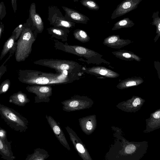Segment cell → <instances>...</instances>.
<instances>
[{
    "mask_svg": "<svg viewBox=\"0 0 160 160\" xmlns=\"http://www.w3.org/2000/svg\"><path fill=\"white\" fill-rule=\"evenodd\" d=\"M50 30L53 33L59 36L63 35L64 33L63 30L58 28H50Z\"/></svg>",
    "mask_w": 160,
    "mask_h": 160,
    "instance_id": "29",
    "label": "cell"
},
{
    "mask_svg": "<svg viewBox=\"0 0 160 160\" xmlns=\"http://www.w3.org/2000/svg\"><path fill=\"white\" fill-rule=\"evenodd\" d=\"M29 12L33 26L39 32H42L44 29V23L41 17L36 12V5L34 2L31 5Z\"/></svg>",
    "mask_w": 160,
    "mask_h": 160,
    "instance_id": "13",
    "label": "cell"
},
{
    "mask_svg": "<svg viewBox=\"0 0 160 160\" xmlns=\"http://www.w3.org/2000/svg\"><path fill=\"white\" fill-rule=\"evenodd\" d=\"M49 155L45 150L37 148L34 150V152L31 154H28L26 160H44L47 158Z\"/></svg>",
    "mask_w": 160,
    "mask_h": 160,
    "instance_id": "20",
    "label": "cell"
},
{
    "mask_svg": "<svg viewBox=\"0 0 160 160\" xmlns=\"http://www.w3.org/2000/svg\"><path fill=\"white\" fill-rule=\"evenodd\" d=\"M133 42L128 39L121 38L119 35H113L105 38L103 44L111 48L119 49Z\"/></svg>",
    "mask_w": 160,
    "mask_h": 160,
    "instance_id": "10",
    "label": "cell"
},
{
    "mask_svg": "<svg viewBox=\"0 0 160 160\" xmlns=\"http://www.w3.org/2000/svg\"><path fill=\"white\" fill-rule=\"evenodd\" d=\"M7 70V68L4 64H2L0 66V80L3 75L5 73Z\"/></svg>",
    "mask_w": 160,
    "mask_h": 160,
    "instance_id": "31",
    "label": "cell"
},
{
    "mask_svg": "<svg viewBox=\"0 0 160 160\" xmlns=\"http://www.w3.org/2000/svg\"><path fill=\"white\" fill-rule=\"evenodd\" d=\"M30 100L28 98L27 95L19 91L14 93L9 97V102L19 106L22 107L29 102Z\"/></svg>",
    "mask_w": 160,
    "mask_h": 160,
    "instance_id": "16",
    "label": "cell"
},
{
    "mask_svg": "<svg viewBox=\"0 0 160 160\" xmlns=\"http://www.w3.org/2000/svg\"><path fill=\"white\" fill-rule=\"evenodd\" d=\"M35 40L34 32L29 22L23 24L21 34L17 42L15 58L18 62L24 61L32 50V45Z\"/></svg>",
    "mask_w": 160,
    "mask_h": 160,
    "instance_id": "1",
    "label": "cell"
},
{
    "mask_svg": "<svg viewBox=\"0 0 160 160\" xmlns=\"http://www.w3.org/2000/svg\"><path fill=\"white\" fill-rule=\"evenodd\" d=\"M80 2L84 7L92 10H98L100 7L94 0H81Z\"/></svg>",
    "mask_w": 160,
    "mask_h": 160,
    "instance_id": "23",
    "label": "cell"
},
{
    "mask_svg": "<svg viewBox=\"0 0 160 160\" xmlns=\"http://www.w3.org/2000/svg\"><path fill=\"white\" fill-rule=\"evenodd\" d=\"M26 89L29 92L35 94V103L49 102V97L52 94L51 87L37 85L28 86Z\"/></svg>",
    "mask_w": 160,
    "mask_h": 160,
    "instance_id": "5",
    "label": "cell"
},
{
    "mask_svg": "<svg viewBox=\"0 0 160 160\" xmlns=\"http://www.w3.org/2000/svg\"><path fill=\"white\" fill-rule=\"evenodd\" d=\"M63 111L71 112L88 108L91 105L90 100L84 96L74 95L71 98L61 102Z\"/></svg>",
    "mask_w": 160,
    "mask_h": 160,
    "instance_id": "3",
    "label": "cell"
},
{
    "mask_svg": "<svg viewBox=\"0 0 160 160\" xmlns=\"http://www.w3.org/2000/svg\"><path fill=\"white\" fill-rule=\"evenodd\" d=\"M23 24H21L18 26L13 31V32L15 33V39L16 41L18 40L20 37L23 29Z\"/></svg>",
    "mask_w": 160,
    "mask_h": 160,
    "instance_id": "26",
    "label": "cell"
},
{
    "mask_svg": "<svg viewBox=\"0 0 160 160\" xmlns=\"http://www.w3.org/2000/svg\"><path fill=\"white\" fill-rule=\"evenodd\" d=\"M136 148L135 146L132 144L127 145L125 149V151L128 154H131L135 150Z\"/></svg>",
    "mask_w": 160,
    "mask_h": 160,
    "instance_id": "28",
    "label": "cell"
},
{
    "mask_svg": "<svg viewBox=\"0 0 160 160\" xmlns=\"http://www.w3.org/2000/svg\"><path fill=\"white\" fill-rule=\"evenodd\" d=\"M11 142H6L0 137V155L2 158L6 160L15 159L11 149Z\"/></svg>",
    "mask_w": 160,
    "mask_h": 160,
    "instance_id": "14",
    "label": "cell"
},
{
    "mask_svg": "<svg viewBox=\"0 0 160 160\" xmlns=\"http://www.w3.org/2000/svg\"><path fill=\"white\" fill-rule=\"evenodd\" d=\"M45 117L56 137L59 142L68 150L70 151L71 149L69 144L60 125L51 116L46 115Z\"/></svg>",
    "mask_w": 160,
    "mask_h": 160,
    "instance_id": "9",
    "label": "cell"
},
{
    "mask_svg": "<svg viewBox=\"0 0 160 160\" xmlns=\"http://www.w3.org/2000/svg\"><path fill=\"white\" fill-rule=\"evenodd\" d=\"M132 105L135 107L137 106L138 105L136 103V102L134 101L133 102H132Z\"/></svg>",
    "mask_w": 160,
    "mask_h": 160,
    "instance_id": "36",
    "label": "cell"
},
{
    "mask_svg": "<svg viewBox=\"0 0 160 160\" xmlns=\"http://www.w3.org/2000/svg\"><path fill=\"white\" fill-rule=\"evenodd\" d=\"M75 149L79 156L83 160L91 159L85 145L76 133L68 126L65 127Z\"/></svg>",
    "mask_w": 160,
    "mask_h": 160,
    "instance_id": "7",
    "label": "cell"
},
{
    "mask_svg": "<svg viewBox=\"0 0 160 160\" xmlns=\"http://www.w3.org/2000/svg\"><path fill=\"white\" fill-rule=\"evenodd\" d=\"M0 115L6 123L14 130L20 132L28 128V119L10 108L0 103Z\"/></svg>",
    "mask_w": 160,
    "mask_h": 160,
    "instance_id": "2",
    "label": "cell"
},
{
    "mask_svg": "<svg viewBox=\"0 0 160 160\" xmlns=\"http://www.w3.org/2000/svg\"><path fill=\"white\" fill-rule=\"evenodd\" d=\"M73 1L74 2H78V0H73Z\"/></svg>",
    "mask_w": 160,
    "mask_h": 160,
    "instance_id": "37",
    "label": "cell"
},
{
    "mask_svg": "<svg viewBox=\"0 0 160 160\" xmlns=\"http://www.w3.org/2000/svg\"></svg>",
    "mask_w": 160,
    "mask_h": 160,
    "instance_id": "38",
    "label": "cell"
},
{
    "mask_svg": "<svg viewBox=\"0 0 160 160\" xmlns=\"http://www.w3.org/2000/svg\"><path fill=\"white\" fill-rule=\"evenodd\" d=\"M143 82V79L140 77H132L121 81L117 87L119 89H125L138 86Z\"/></svg>",
    "mask_w": 160,
    "mask_h": 160,
    "instance_id": "17",
    "label": "cell"
},
{
    "mask_svg": "<svg viewBox=\"0 0 160 160\" xmlns=\"http://www.w3.org/2000/svg\"><path fill=\"white\" fill-rule=\"evenodd\" d=\"M92 120L90 117H82L78 119L79 123L81 129L87 134L90 133L92 130L93 122Z\"/></svg>",
    "mask_w": 160,
    "mask_h": 160,
    "instance_id": "19",
    "label": "cell"
},
{
    "mask_svg": "<svg viewBox=\"0 0 160 160\" xmlns=\"http://www.w3.org/2000/svg\"><path fill=\"white\" fill-rule=\"evenodd\" d=\"M142 0H124L117 6L111 17L112 19L125 15L138 8Z\"/></svg>",
    "mask_w": 160,
    "mask_h": 160,
    "instance_id": "8",
    "label": "cell"
},
{
    "mask_svg": "<svg viewBox=\"0 0 160 160\" xmlns=\"http://www.w3.org/2000/svg\"><path fill=\"white\" fill-rule=\"evenodd\" d=\"M134 101L136 102L138 105H139L140 104V100L139 98H136Z\"/></svg>",
    "mask_w": 160,
    "mask_h": 160,
    "instance_id": "35",
    "label": "cell"
},
{
    "mask_svg": "<svg viewBox=\"0 0 160 160\" xmlns=\"http://www.w3.org/2000/svg\"><path fill=\"white\" fill-rule=\"evenodd\" d=\"M17 0H11L12 8L15 13L17 9Z\"/></svg>",
    "mask_w": 160,
    "mask_h": 160,
    "instance_id": "32",
    "label": "cell"
},
{
    "mask_svg": "<svg viewBox=\"0 0 160 160\" xmlns=\"http://www.w3.org/2000/svg\"><path fill=\"white\" fill-rule=\"evenodd\" d=\"M158 11L153 13L152 18L153 21L151 24L152 25L156 26V33L157 34L154 39L156 42L160 36V18L158 16Z\"/></svg>",
    "mask_w": 160,
    "mask_h": 160,
    "instance_id": "22",
    "label": "cell"
},
{
    "mask_svg": "<svg viewBox=\"0 0 160 160\" xmlns=\"http://www.w3.org/2000/svg\"><path fill=\"white\" fill-rule=\"evenodd\" d=\"M6 14V8L3 2L0 3V19L2 20Z\"/></svg>",
    "mask_w": 160,
    "mask_h": 160,
    "instance_id": "27",
    "label": "cell"
},
{
    "mask_svg": "<svg viewBox=\"0 0 160 160\" xmlns=\"http://www.w3.org/2000/svg\"><path fill=\"white\" fill-rule=\"evenodd\" d=\"M4 26L3 24L1 22L0 23V40L2 35L4 31Z\"/></svg>",
    "mask_w": 160,
    "mask_h": 160,
    "instance_id": "33",
    "label": "cell"
},
{
    "mask_svg": "<svg viewBox=\"0 0 160 160\" xmlns=\"http://www.w3.org/2000/svg\"><path fill=\"white\" fill-rule=\"evenodd\" d=\"M73 34L76 39L81 42H86L90 40V38L86 32L82 30H76Z\"/></svg>",
    "mask_w": 160,
    "mask_h": 160,
    "instance_id": "24",
    "label": "cell"
},
{
    "mask_svg": "<svg viewBox=\"0 0 160 160\" xmlns=\"http://www.w3.org/2000/svg\"><path fill=\"white\" fill-rule=\"evenodd\" d=\"M48 19L51 24L57 27L70 28L75 24L74 22L67 21L62 16L60 10L55 6L48 7Z\"/></svg>",
    "mask_w": 160,
    "mask_h": 160,
    "instance_id": "6",
    "label": "cell"
},
{
    "mask_svg": "<svg viewBox=\"0 0 160 160\" xmlns=\"http://www.w3.org/2000/svg\"><path fill=\"white\" fill-rule=\"evenodd\" d=\"M0 137L6 142H8L7 137V132L4 129L0 127Z\"/></svg>",
    "mask_w": 160,
    "mask_h": 160,
    "instance_id": "30",
    "label": "cell"
},
{
    "mask_svg": "<svg viewBox=\"0 0 160 160\" xmlns=\"http://www.w3.org/2000/svg\"><path fill=\"white\" fill-rule=\"evenodd\" d=\"M88 71L90 74L96 76H101L105 78H116L120 76V74L116 72L105 67L99 66L88 68Z\"/></svg>",
    "mask_w": 160,
    "mask_h": 160,
    "instance_id": "12",
    "label": "cell"
},
{
    "mask_svg": "<svg viewBox=\"0 0 160 160\" xmlns=\"http://www.w3.org/2000/svg\"><path fill=\"white\" fill-rule=\"evenodd\" d=\"M16 43L15 33L12 32L11 36L7 40L3 45L0 55V61L13 48Z\"/></svg>",
    "mask_w": 160,
    "mask_h": 160,
    "instance_id": "18",
    "label": "cell"
},
{
    "mask_svg": "<svg viewBox=\"0 0 160 160\" xmlns=\"http://www.w3.org/2000/svg\"><path fill=\"white\" fill-rule=\"evenodd\" d=\"M112 53L116 57L126 61L134 60L139 62L141 58L133 52L126 50H120L112 52Z\"/></svg>",
    "mask_w": 160,
    "mask_h": 160,
    "instance_id": "15",
    "label": "cell"
},
{
    "mask_svg": "<svg viewBox=\"0 0 160 160\" xmlns=\"http://www.w3.org/2000/svg\"><path fill=\"white\" fill-rule=\"evenodd\" d=\"M10 81L9 79L4 80L0 85V95L6 93L10 88Z\"/></svg>",
    "mask_w": 160,
    "mask_h": 160,
    "instance_id": "25",
    "label": "cell"
},
{
    "mask_svg": "<svg viewBox=\"0 0 160 160\" xmlns=\"http://www.w3.org/2000/svg\"><path fill=\"white\" fill-rule=\"evenodd\" d=\"M62 8L65 12L64 18L68 21L87 24L90 20L88 17L77 11L64 6Z\"/></svg>",
    "mask_w": 160,
    "mask_h": 160,
    "instance_id": "11",
    "label": "cell"
},
{
    "mask_svg": "<svg viewBox=\"0 0 160 160\" xmlns=\"http://www.w3.org/2000/svg\"><path fill=\"white\" fill-rule=\"evenodd\" d=\"M134 24V23L129 18H125L115 23L112 30L114 31L122 28H131Z\"/></svg>",
    "mask_w": 160,
    "mask_h": 160,
    "instance_id": "21",
    "label": "cell"
},
{
    "mask_svg": "<svg viewBox=\"0 0 160 160\" xmlns=\"http://www.w3.org/2000/svg\"><path fill=\"white\" fill-rule=\"evenodd\" d=\"M153 117L155 118H159L160 117V112L158 111L156 112L153 115Z\"/></svg>",
    "mask_w": 160,
    "mask_h": 160,
    "instance_id": "34",
    "label": "cell"
},
{
    "mask_svg": "<svg viewBox=\"0 0 160 160\" xmlns=\"http://www.w3.org/2000/svg\"><path fill=\"white\" fill-rule=\"evenodd\" d=\"M18 78L20 82L30 85L47 84L49 81L46 77H38L37 72L29 70L19 69Z\"/></svg>",
    "mask_w": 160,
    "mask_h": 160,
    "instance_id": "4",
    "label": "cell"
}]
</instances>
